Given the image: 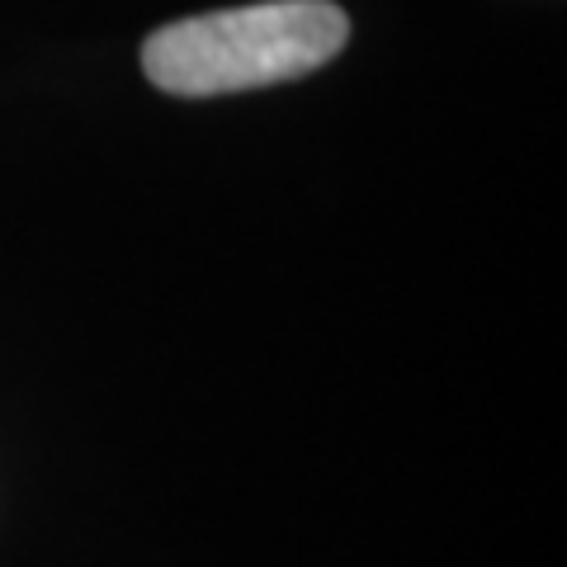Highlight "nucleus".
<instances>
[{"label":"nucleus","instance_id":"1","mask_svg":"<svg viewBox=\"0 0 567 567\" xmlns=\"http://www.w3.org/2000/svg\"><path fill=\"white\" fill-rule=\"evenodd\" d=\"M346 39L350 20L331 0H260L156 29L142 48V71L166 95H233L308 76Z\"/></svg>","mask_w":567,"mask_h":567}]
</instances>
